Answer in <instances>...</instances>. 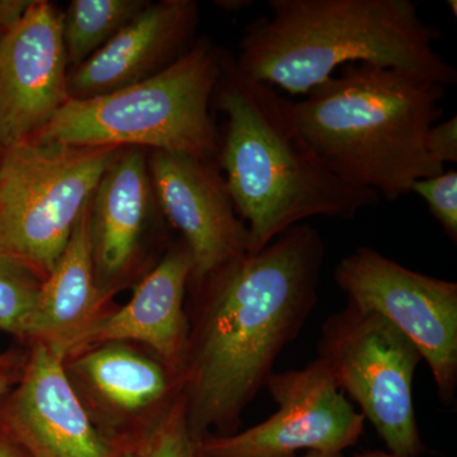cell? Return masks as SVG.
I'll return each mask as SVG.
<instances>
[{
	"mask_svg": "<svg viewBox=\"0 0 457 457\" xmlns=\"http://www.w3.org/2000/svg\"><path fill=\"white\" fill-rule=\"evenodd\" d=\"M318 359L395 455L425 451L413 400L420 351L392 323L347 303L321 326Z\"/></svg>",
	"mask_w": 457,
	"mask_h": 457,
	"instance_id": "7",
	"label": "cell"
},
{
	"mask_svg": "<svg viewBox=\"0 0 457 457\" xmlns=\"http://www.w3.org/2000/svg\"><path fill=\"white\" fill-rule=\"evenodd\" d=\"M62 14L33 2L0 35V152L32 139L69 101Z\"/></svg>",
	"mask_w": 457,
	"mask_h": 457,
	"instance_id": "10",
	"label": "cell"
},
{
	"mask_svg": "<svg viewBox=\"0 0 457 457\" xmlns=\"http://www.w3.org/2000/svg\"><path fill=\"white\" fill-rule=\"evenodd\" d=\"M152 179L143 150H120L89 204L96 282L104 293L130 269L152 203Z\"/></svg>",
	"mask_w": 457,
	"mask_h": 457,
	"instance_id": "15",
	"label": "cell"
},
{
	"mask_svg": "<svg viewBox=\"0 0 457 457\" xmlns=\"http://www.w3.org/2000/svg\"><path fill=\"white\" fill-rule=\"evenodd\" d=\"M14 365V357L11 354H0V371H5V370H11L12 366Z\"/></svg>",
	"mask_w": 457,
	"mask_h": 457,
	"instance_id": "26",
	"label": "cell"
},
{
	"mask_svg": "<svg viewBox=\"0 0 457 457\" xmlns=\"http://www.w3.org/2000/svg\"><path fill=\"white\" fill-rule=\"evenodd\" d=\"M44 276L0 252V330L29 338Z\"/></svg>",
	"mask_w": 457,
	"mask_h": 457,
	"instance_id": "19",
	"label": "cell"
},
{
	"mask_svg": "<svg viewBox=\"0 0 457 457\" xmlns=\"http://www.w3.org/2000/svg\"><path fill=\"white\" fill-rule=\"evenodd\" d=\"M447 87L417 74L348 64L294 102L297 128L339 179L396 201L445 171L427 152Z\"/></svg>",
	"mask_w": 457,
	"mask_h": 457,
	"instance_id": "4",
	"label": "cell"
},
{
	"mask_svg": "<svg viewBox=\"0 0 457 457\" xmlns=\"http://www.w3.org/2000/svg\"><path fill=\"white\" fill-rule=\"evenodd\" d=\"M12 383L11 370L0 371V399L7 394L9 385Z\"/></svg>",
	"mask_w": 457,
	"mask_h": 457,
	"instance_id": "25",
	"label": "cell"
},
{
	"mask_svg": "<svg viewBox=\"0 0 457 457\" xmlns=\"http://www.w3.org/2000/svg\"><path fill=\"white\" fill-rule=\"evenodd\" d=\"M252 4V2H240V0H237V2H220L219 5L220 7H225L227 9H242L245 7H249Z\"/></svg>",
	"mask_w": 457,
	"mask_h": 457,
	"instance_id": "28",
	"label": "cell"
},
{
	"mask_svg": "<svg viewBox=\"0 0 457 457\" xmlns=\"http://www.w3.org/2000/svg\"><path fill=\"white\" fill-rule=\"evenodd\" d=\"M143 0H73L62 16V38L71 68H77L130 22Z\"/></svg>",
	"mask_w": 457,
	"mask_h": 457,
	"instance_id": "18",
	"label": "cell"
},
{
	"mask_svg": "<svg viewBox=\"0 0 457 457\" xmlns=\"http://www.w3.org/2000/svg\"><path fill=\"white\" fill-rule=\"evenodd\" d=\"M196 445L189 435L183 392L140 444L119 451L117 457H194Z\"/></svg>",
	"mask_w": 457,
	"mask_h": 457,
	"instance_id": "20",
	"label": "cell"
},
{
	"mask_svg": "<svg viewBox=\"0 0 457 457\" xmlns=\"http://www.w3.org/2000/svg\"><path fill=\"white\" fill-rule=\"evenodd\" d=\"M336 284L347 303L376 312L413 342L442 402L457 389V284L407 269L369 246L343 257Z\"/></svg>",
	"mask_w": 457,
	"mask_h": 457,
	"instance_id": "8",
	"label": "cell"
},
{
	"mask_svg": "<svg viewBox=\"0 0 457 457\" xmlns=\"http://www.w3.org/2000/svg\"><path fill=\"white\" fill-rule=\"evenodd\" d=\"M147 167L162 210L191 252L194 272L189 284H198L228 262L248 253V228L237 215L215 162L154 152Z\"/></svg>",
	"mask_w": 457,
	"mask_h": 457,
	"instance_id": "11",
	"label": "cell"
},
{
	"mask_svg": "<svg viewBox=\"0 0 457 457\" xmlns=\"http://www.w3.org/2000/svg\"><path fill=\"white\" fill-rule=\"evenodd\" d=\"M456 5H457L456 0H449V7H450V9L453 8V16H455V17L457 14Z\"/></svg>",
	"mask_w": 457,
	"mask_h": 457,
	"instance_id": "30",
	"label": "cell"
},
{
	"mask_svg": "<svg viewBox=\"0 0 457 457\" xmlns=\"http://www.w3.org/2000/svg\"><path fill=\"white\" fill-rule=\"evenodd\" d=\"M198 22L192 0L147 3L68 77L69 99L107 95L147 79L163 71L183 53Z\"/></svg>",
	"mask_w": 457,
	"mask_h": 457,
	"instance_id": "14",
	"label": "cell"
},
{
	"mask_svg": "<svg viewBox=\"0 0 457 457\" xmlns=\"http://www.w3.org/2000/svg\"><path fill=\"white\" fill-rule=\"evenodd\" d=\"M69 366L99 407L117 420L134 417L170 402L183 380L163 363L144 356L125 343H104L77 353Z\"/></svg>",
	"mask_w": 457,
	"mask_h": 457,
	"instance_id": "17",
	"label": "cell"
},
{
	"mask_svg": "<svg viewBox=\"0 0 457 457\" xmlns=\"http://www.w3.org/2000/svg\"><path fill=\"white\" fill-rule=\"evenodd\" d=\"M121 147L32 137L0 152V252L46 276Z\"/></svg>",
	"mask_w": 457,
	"mask_h": 457,
	"instance_id": "6",
	"label": "cell"
},
{
	"mask_svg": "<svg viewBox=\"0 0 457 457\" xmlns=\"http://www.w3.org/2000/svg\"><path fill=\"white\" fill-rule=\"evenodd\" d=\"M213 101L224 113L218 158L237 215L248 228L249 252L315 216L353 220L378 195L336 176L303 137L294 102L255 79L220 51Z\"/></svg>",
	"mask_w": 457,
	"mask_h": 457,
	"instance_id": "2",
	"label": "cell"
},
{
	"mask_svg": "<svg viewBox=\"0 0 457 457\" xmlns=\"http://www.w3.org/2000/svg\"><path fill=\"white\" fill-rule=\"evenodd\" d=\"M356 457H407V456L395 455V453H385V451H368V453H361V455H357Z\"/></svg>",
	"mask_w": 457,
	"mask_h": 457,
	"instance_id": "29",
	"label": "cell"
},
{
	"mask_svg": "<svg viewBox=\"0 0 457 457\" xmlns=\"http://www.w3.org/2000/svg\"><path fill=\"white\" fill-rule=\"evenodd\" d=\"M194 457H204L198 453L197 450H195ZM303 457H345L342 453H315V451H311V453H306Z\"/></svg>",
	"mask_w": 457,
	"mask_h": 457,
	"instance_id": "27",
	"label": "cell"
},
{
	"mask_svg": "<svg viewBox=\"0 0 457 457\" xmlns=\"http://www.w3.org/2000/svg\"><path fill=\"white\" fill-rule=\"evenodd\" d=\"M0 457H29L16 442L0 437Z\"/></svg>",
	"mask_w": 457,
	"mask_h": 457,
	"instance_id": "24",
	"label": "cell"
},
{
	"mask_svg": "<svg viewBox=\"0 0 457 457\" xmlns=\"http://www.w3.org/2000/svg\"><path fill=\"white\" fill-rule=\"evenodd\" d=\"M3 31H2V29H0V35H2Z\"/></svg>",
	"mask_w": 457,
	"mask_h": 457,
	"instance_id": "31",
	"label": "cell"
},
{
	"mask_svg": "<svg viewBox=\"0 0 457 457\" xmlns=\"http://www.w3.org/2000/svg\"><path fill=\"white\" fill-rule=\"evenodd\" d=\"M57 345L35 342L5 422L29 457H117L119 449L84 408Z\"/></svg>",
	"mask_w": 457,
	"mask_h": 457,
	"instance_id": "12",
	"label": "cell"
},
{
	"mask_svg": "<svg viewBox=\"0 0 457 457\" xmlns=\"http://www.w3.org/2000/svg\"><path fill=\"white\" fill-rule=\"evenodd\" d=\"M270 16L246 26L237 65L305 96L348 64L395 68L445 87L457 71L435 44L441 32L411 0H270Z\"/></svg>",
	"mask_w": 457,
	"mask_h": 457,
	"instance_id": "3",
	"label": "cell"
},
{
	"mask_svg": "<svg viewBox=\"0 0 457 457\" xmlns=\"http://www.w3.org/2000/svg\"><path fill=\"white\" fill-rule=\"evenodd\" d=\"M33 2L27 0H0V29L4 32L22 20Z\"/></svg>",
	"mask_w": 457,
	"mask_h": 457,
	"instance_id": "23",
	"label": "cell"
},
{
	"mask_svg": "<svg viewBox=\"0 0 457 457\" xmlns=\"http://www.w3.org/2000/svg\"><path fill=\"white\" fill-rule=\"evenodd\" d=\"M427 152L438 164L457 162V119L435 123L427 134Z\"/></svg>",
	"mask_w": 457,
	"mask_h": 457,
	"instance_id": "22",
	"label": "cell"
},
{
	"mask_svg": "<svg viewBox=\"0 0 457 457\" xmlns=\"http://www.w3.org/2000/svg\"><path fill=\"white\" fill-rule=\"evenodd\" d=\"M411 192L422 197L433 218L451 242H457V171H442L437 176L418 179Z\"/></svg>",
	"mask_w": 457,
	"mask_h": 457,
	"instance_id": "21",
	"label": "cell"
},
{
	"mask_svg": "<svg viewBox=\"0 0 457 457\" xmlns=\"http://www.w3.org/2000/svg\"><path fill=\"white\" fill-rule=\"evenodd\" d=\"M192 272L194 260L182 240L147 273L126 305L99 314L78 333L66 345V356L104 343L139 342L183 380L189 337L185 297Z\"/></svg>",
	"mask_w": 457,
	"mask_h": 457,
	"instance_id": "13",
	"label": "cell"
},
{
	"mask_svg": "<svg viewBox=\"0 0 457 457\" xmlns=\"http://www.w3.org/2000/svg\"><path fill=\"white\" fill-rule=\"evenodd\" d=\"M278 411L269 420L233 435H209L196 445L204 457H296L342 453L365 431V417L345 399L321 360L302 370L272 372L266 385Z\"/></svg>",
	"mask_w": 457,
	"mask_h": 457,
	"instance_id": "9",
	"label": "cell"
},
{
	"mask_svg": "<svg viewBox=\"0 0 457 457\" xmlns=\"http://www.w3.org/2000/svg\"><path fill=\"white\" fill-rule=\"evenodd\" d=\"M324 255L323 237L303 222L195 285L201 300L183 375L195 445L212 429L237 432L243 411L317 305Z\"/></svg>",
	"mask_w": 457,
	"mask_h": 457,
	"instance_id": "1",
	"label": "cell"
},
{
	"mask_svg": "<svg viewBox=\"0 0 457 457\" xmlns=\"http://www.w3.org/2000/svg\"><path fill=\"white\" fill-rule=\"evenodd\" d=\"M219 75L220 50L201 38L147 79L69 99L35 137L73 146L152 147L213 161L220 135L210 107Z\"/></svg>",
	"mask_w": 457,
	"mask_h": 457,
	"instance_id": "5",
	"label": "cell"
},
{
	"mask_svg": "<svg viewBox=\"0 0 457 457\" xmlns=\"http://www.w3.org/2000/svg\"><path fill=\"white\" fill-rule=\"evenodd\" d=\"M104 297L106 293L96 282L88 204L64 252L42 281L29 338L54 343L65 352L66 345L98 317Z\"/></svg>",
	"mask_w": 457,
	"mask_h": 457,
	"instance_id": "16",
	"label": "cell"
}]
</instances>
